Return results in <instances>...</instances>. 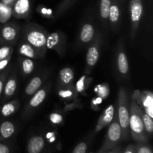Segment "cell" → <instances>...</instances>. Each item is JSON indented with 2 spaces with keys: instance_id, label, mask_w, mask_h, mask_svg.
Listing matches in <instances>:
<instances>
[{
  "instance_id": "1",
  "label": "cell",
  "mask_w": 153,
  "mask_h": 153,
  "mask_svg": "<svg viewBox=\"0 0 153 153\" xmlns=\"http://www.w3.org/2000/svg\"><path fill=\"white\" fill-rule=\"evenodd\" d=\"M49 33L45 28L34 23H28L24 26V41L29 43L35 49L40 58H43L46 55V38Z\"/></svg>"
},
{
  "instance_id": "2",
  "label": "cell",
  "mask_w": 153,
  "mask_h": 153,
  "mask_svg": "<svg viewBox=\"0 0 153 153\" xmlns=\"http://www.w3.org/2000/svg\"><path fill=\"white\" fill-rule=\"evenodd\" d=\"M142 110L134 97H131L129 111L130 135L137 143H147L148 137L145 131L141 114Z\"/></svg>"
},
{
  "instance_id": "3",
  "label": "cell",
  "mask_w": 153,
  "mask_h": 153,
  "mask_svg": "<svg viewBox=\"0 0 153 153\" xmlns=\"http://www.w3.org/2000/svg\"><path fill=\"white\" fill-rule=\"evenodd\" d=\"M129 111V94L125 88L121 87L118 92L117 112L116 115L122 131V140H128L130 137Z\"/></svg>"
},
{
  "instance_id": "4",
  "label": "cell",
  "mask_w": 153,
  "mask_h": 153,
  "mask_svg": "<svg viewBox=\"0 0 153 153\" xmlns=\"http://www.w3.org/2000/svg\"><path fill=\"white\" fill-rule=\"evenodd\" d=\"M122 140V131L117 115H114L112 122L109 125L108 129L105 134L102 146L98 153H105L114 149L119 145Z\"/></svg>"
},
{
  "instance_id": "5",
  "label": "cell",
  "mask_w": 153,
  "mask_h": 153,
  "mask_svg": "<svg viewBox=\"0 0 153 153\" xmlns=\"http://www.w3.org/2000/svg\"><path fill=\"white\" fill-rule=\"evenodd\" d=\"M102 37L100 33H97L94 40L91 42V46L88 49L86 55V67H85V74L89 75L91 73L92 69L95 67L100 58V46H101Z\"/></svg>"
},
{
  "instance_id": "6",
  "label": "cell",
  "mask_w": 153,
  "mask_h": 153,
  "mask_svg": "<svg viewBox=\"0 0 153 153\" xmlns=\"http://www.w3.org/2000/svg\"><path fill=\"white\" fill-rule=\"evenodd\" d=\"M66 35L60 31L49 33L46 38V49H52L58 55L63 56L66 49Z\"/></svg>"
},
{
  "instance_id": "7",
  "label": "cell",
  "mask_w": 153,
  "mask_h": 153,
  "mask_svg": "<svg viewBox=\"0 0 153 153\" xmlns=\"http://www.w3.org/2000/svg\"><path fill=\"white\" fill-rule=\"evenodd\" d=\"M50 87V84H48V85L43 86L42 88H40L38 91H37L33 94L28 103L25 105V110H24V117H28L30 114L32 113L36 108H37L43 102L45 99L47 97Z\"/></svg>"
},
{
  "instance_id": "8",
  "label": "cell",
  "mask_w": 153,
  "mask_h": 153,
  "mask_svg": "<svg viewBox=\"0 0 153 153\" xmlns=\"http://www.w3.org/2000/svg\"><path fill=\"white\" fill-rule=\"evenodd\" d=\"M19 26L15 23H6L0 30V43L13 45L19 35Z\"/></svg>"
},
{
  "instance_id": "9",
  "label": "cell",
  "mask_w": 153,
  "mask_h": 153,
  "mask_svg": "<svg viewBox=\"0 0 153 153\" xmlns=\"http://www.w3.org/2000/svg\"><path fill=\"white\" fill-rule=\"evenodd\" d=\"M143 13V4L141 0H131L130 4V15H131V37L134 39L137 34L140 19Z\"/></svg>"
},
{
  "instance_id": "10",
  "label": "cell",
  "mask_w": 153,
  "mask_h": 153,
  "mask_svg": "<svg viewBox=\"0 0 153 153\" xmlns=\"http://www.w3.org/2000/svg\"><path fill=\"white\" fill-rule=\"evenodd\" d=\"M31 13L29 0H16L12 8V15L17 19H27Z\"/></svg>"
},
{
  "instance_id": "11",
  "label": "cell",
  "mask_w": 153,
  "mask_h": 153,
  "mask_svg": "<svg viewBox=\"0 0 153 153\" xmlns=\"http://www.w3.org/2000/svg\"><path fill=\"white\" fill-rule=\"evenodd\" d=\"M16 88H17V77H16V72H12L10 76L7 78L6 82L4 83V94H3V102H7L10 97L14 95L16 92Z\"/></svg>"
},
{
  "instance_id": "12",
  "label": "cell",
  "mask_w": 153,
  "mask_h": 153,
  "mask_svg": "<svg viewBox=\"0 0 153 153\" xmlns=\"http://www.w3.org/2000/svg\"><path fill=\"white\" fill-rule=\"evenodd\" d=\"M114 114L115 111L114 105H109L108 107L102 112V114L100 115L97 126H96L95 133L99 132V131H101L102 128H104L105 127L110 125V123L112 122V120H113L114 119Z\"/></svg>"
},
{
  "instance_id": "13",
  "label": "cell",
  "mask_w": 153,
  "mask_h": 153,
  "mask_svg": "<svg viewBox=\"0 0 153 153\" xmlns=\"http://www.w3.org/2000/svg\"><path fill=\"white\" fill-rule=\"evenodd\" d=\"M117 66L120 75L125 76L128 74L129 70L128 61L123 46H120L117 53Z\"/></svg>"
},
{
  "instance_id": "14",
  "label": "cell",
  "mask_w": 153,
  "mask_h": 153,
  "mask_svg": "<svg viewBox=\"0 0 153 153\" xmlns=\"http://www.w3.org/2000/svg\"><path fill=\"white\" fill-rule=\"evenodd\" d=\"M45 140L42 136L34 135L28 141L27 152L28 153H42L45 147Z\"/></svg>"
},
{
  "instance_id": "15",
  "label": "cell",
  "mask_w": 153,
  "mask_h": 153,
  "mask_svg": "<svg viewBox=\"0 0 153 153\" xmlns=\"http://www.w3.org/2000/svg\"><path fill=\"white\" fill-rule=\"evenodd\" d=\"M95 37V28L93 24L87 22L84 24L79 33V41L84 45L89 44Z\"/></svg>"
},
{
  "instance_id": "16",
  "label": "cell",
  "mask_w": 153,
  "mask_h": 153,
  "mask_svg": "<svg viewBox=\"0 0 153 153\" xmlns=\"http://www.w3.org/2000/svg\"><path fill=\"white\" fill-rule=\"evenodd\" d=\"M74 80V72L70 67H64L61 69L59 73L58 79V88H64L73 85Z\"/></svg>"
},
{
  "instance_id": "17",
  "label": "cell",
  "mask_w": 153,
  "mask_h": 153,
  "mask_svg": "<svg viewBox=\"0 0 153 153\" xmlns=\"http://www.w3.org/2000/svg\"><path fill=\"white\" fill-rule=\"evenodd\" d=\"M140 100V103L143 108L145 109V113L152 117V94L150 91H143L142 94H138L136 101Z\"/></svg>"
},
{
  "instance_id": "18",
  "label": "cell",
  "mask_w": 153,
  "mask_h": 153,
  "mask_svg": "<svg viewBox=\"0 0 153 153\" xmlns=\"http://www.w3.org/2000/svg\"><path fill=\"white\" fill-rule=\"evenodd\" d=\"M16 131V127L12 122L3 121L0 124V142L10 138Z\"/></svg>"
},
{
  "instance_id": "19",
  "label": "cell",
  "mask_w": 153,
  "mask_h": 153,
  "mask_svg": "<svg viewBox=\"0 0 153 153\" xmlns=\"http://www.w3.org/2000/svg\"><path fill=\"white\" fill-rule=\"evenodd\" d=\"M18 51H19V55H22L23 58H31V59H38V58H40L38 53L35 50V49L25 41L19 43Z\"/></svg>"
},
{
  "instance_id": "20",
  "label": "cell",
  "mask_w": 153,
  "mask_h": 153,
  "mask_svg": "<svg viewBox=\"0 0 153 153\" xmlns=\"http://www.w3.org/2000/svg\"><path fill=\"white\" fill-rule=\"evenodd\" d=\"M44 77L41 76H36L31 79L29 83L25 88V94L28 97H31L37 91L41 88Z\"/></svg>"
},
{
  "instance_id": "21",
  "label": "cell",
  "mask_w": 153,
  "mask_h": 153,
  "mask_svg": "<svg viewBox=\"0 0 153 153\" xmlns=\"http://www.w3.org/2000/svg\"><path fill=\"white\" fill-rule=\"evenodd\" d=\"M120 7L116 1H114L111 4L110 10H109L108 19L110 21L111 25L113 29H117L120 22Z\"/></svg>"
},
{
  "instance_id": "22",
  "label": "cell",
  "mask_w": 153,
  "mask_h": 153,
  "mask_svg": "<svg viewBox=\"0 0 153 153\" xmlns=\"http://www.w3.org/2000/svg\"><path fill=\"white\" fill-rule=\"evenodd\" d=\"M19 105H20V102L18 100L7 102L4 103L2 107L1 108L0 113L2 117H7L10 115L13 114L19 109Z\"/></svg>"
},
{
  "instance_id": "23",
  "label": "cell",
  "mask_w": 153,
  "mask_h": 153,
  "mask_svg": "<svg viewBox=\"0 0 153 153\" xmlns=\"http://www.w3.org/2000/svg\"><path fill=\"white\" fill-rule=\"evenodd\" d=\"M19 66H20V70L22 74L24 76H28V75L31 74L33 70H34L35 64H34V61L31 58L22 57L20 59Z\"/></svg>"
},
{
  "instance_id": "24",
  "label": "cell",
  "mask_w": 153,
  "mask_h": 153,
  "mask_svg": "<svg viewBox=\"0 0 153 153\" xmlns=\"http://www.w3.org/2000/svg\"><path fill=\"white\" fill-rule=\"evenodd\" d=\"M76 89L73 85L64 88H58V95L64 100H71L76 97Z\"/></svg>"
},
{
  "instance_id": "25",
  "label": "cell",
  "mask_w": 153,
  "mask_h": 153,
  "mask_svg": "<svg viewBox=\"0 0 153 153\" xmlns=\"http://www.w3.org/2000/svg\"><path fill=\"white\" fill-rule=\"evenodd\" d=\"M142 114V119H143V126H144L145 131H146V134H147L148 137H152V134L153 132V121L152 117H151L149 115L145 113L143 111L141 112Z\"/></svg>"
},
{
  "instance_id": "26",
  "label": "cell",
  "mask_w": 153,
  "mask_h": 153,
  "mask_svg": "<svg viewBox=\"0 0 153 153\" xmlns=\"http://www.w3.org/2000/svg\"><path fill=\"white\" fill-rule=\"evenodd\" d=\"M12 16L11 7L4 5L2 3H0V22L6 23L10 19Z\"/></svg>"
},
{
  "instance_id": "27",
  "label": "cell",
  "mask_w": 153,
  "mask_h": 153,
  "mask_svg": "<svg viewBox=\"0 0 153 153\" xmlns=\"http://www.w3.org/2000/svg\"><path fill=\"white\" fill-rule=\"evenodd\" d=\"M111 4V0H101V2H100V16L102 20L105 22L108 19Z\"/></svg>"
},
{
  "instance_id": "28",
  "label": "cell",
  "mask_w": 153,
  "mask_h": 153,
  "mask_svg": "<svg viewBox=\"0 0 153 153\" xmlns=\"http://www.w3.org/2000/svg\"><path fill=\"white\" fill-rule=\"evenodd\" d=\"M13 46L11 45L4 44L0 47V61L6 59L12 56L13 54Z\"/></svg>"
},
{
  "instance_id": "29",
  "label": "cell",
  "mask_w": 153,
  "mask_h": 153,
  "mask_svg": "<svg viewBox=\"0 0 153 153\" xmlns=\"http://www.w3.org/2000/svg\"><path fill=\"white\" fill-rule=\"evenodd\" d=\"M137 153H152V150L150 146L146 143H137Z\"/></svg>"
},
{
  "instance_id": "30",
  "label": "cell",
  "mask_w": 153,
  "mask_h": 153,
  "mask_svg": "<svg viewBox=\"0 0 153 153\" xmlns=\"http://www.w3.org/2000/svg\"><path fill=\"white\" fill-rule=\"evenodd\" d=\"M49 120L52 123L58 125V124L62 123L64 121V117L61 114L58 113V112H53L49 116Z\"/></svg>"
},
{
  "instance_id": "31",
  "label": "cell",
  "mask_w": 153,
  "mask_h": 153,
  "mask_svg": "<svg viewBox=\"0 0 153 153\" xmlns=\"http://www.w3.org/2000/svg\"><path fill=\"white\" fill-rule=\"evenodd\" d=\"M9 73V69H7L3 72H1L0 73V97H1V94L3 92V89H4V83L6 82V79H7V76H8Z\"/></svg>"
},
{
  "instance_id": "32",
  "label": "cell",
  "mask_w": 153,
  "mask_h": 153,
  "mask_svg": "<svg viewBox=\"0 0 153 153\" xmlns=\"http://www.w3.org/2000/svg\"><path fill=\"white\" fill-rule=\"evenodd\" d=\"M88 144L85 142H81L73 149V153H86Z\"/></svg>"
},
{
  "instance_id": "33",
  "label": "cell",
  "mask_w": 153,
  "mask_h": 153,
  "mask_svg": "<svg viewBox=\"0 0 153 153\" xmlns=\"http://www.w3.org/2000/svg\"><path fill=\"white\" fill-rule=\"evenodd\" d=\"M105 85H102V86H100V88H98L99 95L102 97V98L106 97V96L108 94V86L105 88Z\"/></svg>"
},
{
  "instance_id": "34",
  "label": "cell",
  "mask_w": 153,
  "mask_h": 153,
  "mask_svg": "<svg viewBox=\"0 0 153 153\" xmlns=\"http://www.w3.org/2000/svg\"><path fill=\"white\" fill-rule=\"evenodd\" d=\"M122 153H137V146L136 144H130L126 148Z\"/></svg>"
},
{
  "instance_id": "35",
  "label": "cell",
  "mask_w": 153,
  "mask_h": 153,
  "mask_svg": "<svg viewBox=\"0 0 153 153\" xmlns=\"http://www.w3.org/2000/svg\"><path fill=\"white\" fill-rule=\"evenodd\" d=\"M0 153H10V147L4 143H0Z\"/></svg>"
},
{
  "instance_id": "36",
  "label": "cell",
  "mask_w": 153,
  "mask_h": 153,
  "mask_svg": "<svg viewBox=\"0 0 153 153\" xmlns=\"http://www.w3.org/2000/svg\"><path fill=\"white\" fill-rule=\"evenodd\" d=\"M11 57H9V58H6V59L0 61V71H2V70H4L6 68V67H7L8 63L10 62V59H11Z\"/></svg>"
},
{
  "instance_id": "37",
  "label": "cell",
  "mask_w": 153,
  "mask_h": 153,
  "mask_svg": "<svg viewBox=\"0 0 153 153\" xmlns=\"http://www.w3.org/2000/svg\"><path fill=\"white\" fill-rule=\"evenodd\" d=\"M123 152V149L121 146H116L115 148H114V149H111V150L108 151V152H105V153H122Z\"/></svg>"
},
{
  "instance_id": "38",
  "label": "cell",
  "mask_w": 153,
  "mask_h": 153,
  "mask_svg": "<svg viewBox=\"0 0 153 153\" xmlns=\"http://www.w3.org/2000/svg\"><path fill=\"white\" fill-rule=\"evenodd\" d=\"M16 0H1V3L4 5L8 6V7H12L15 3Z\"/></svg>"
}]
</instances>
